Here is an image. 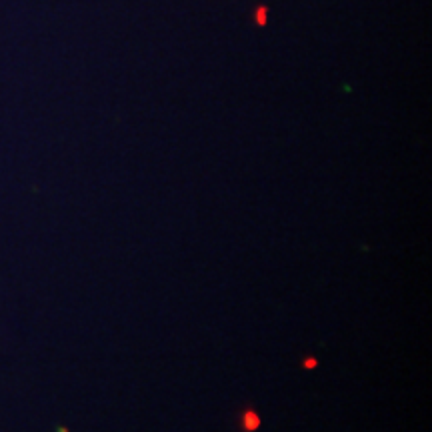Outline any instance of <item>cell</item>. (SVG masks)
<instances>
[{"mask_svg":"<svg viewBox=\"0 0 432 432\" xmlns=\"http://www.w3.org/2000/svg\"><path fill=\"white\" fill-rule=\"evenodd\" d=\"M306 366L311 369V366H316V360L315 358H311V360H306Z\"/></svg>","mask_w":432,"mask_h":432,"instance_id":"6da1fadb","label":"cell"}]
</instances>
